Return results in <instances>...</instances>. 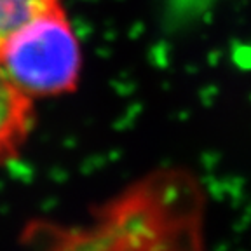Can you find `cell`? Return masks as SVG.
Instances as JSON below:
<instances>
[{
    "label": "cell",
    "instance_id": "cell-1",
    "mask_svg": "<svg viewBox=\"0 0 251 251\" xmlns=\"http://www.w3.org/2000/svg\"><path fill=\"white\" fill-rule=\"evenodd\" d=\"M82 61L65 0L39 9L0 44V70L33 101L75 93Z\"/></svg>",
    "mask_w": 251,
    "mask_h": 251
},
{
    "label": "cell",
    "instance_id": "cell-2",
    "mask_svg": "<svg viewBox=\"0 0 251 251\" xmlns=\"http://www.w3.org/2000/svg\"><path fill=\"white\" fill-rule=\"evenodd\" d=\"M35 103L0 70V166L12 164L23 155L35 129Z\"/></svg>",
    "mask_w": 251,
    "mask_h": 251
},
{
    "label": "cell",
    "instance_id": "cell-3",
    "mask_svg": "<svg viewBox=\"0 0 251 251\" xmlns=\"http://www.w3.org/2000/svg\"><path fill=\"white\" fill-rule=\"evenodd\" d=\"M54 0H0V44L23 21Z\"/></svg>",
    "mask_w": 251,
    "mask_h": 251
}]
</instances>
